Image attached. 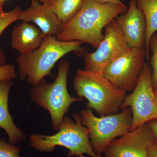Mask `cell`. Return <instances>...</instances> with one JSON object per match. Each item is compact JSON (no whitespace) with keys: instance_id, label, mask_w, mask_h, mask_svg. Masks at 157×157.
<instances>
[{"instance_id":"6da1fadb","label":"cell","mask_w":157,"mask_h":157,"mask_svg":"<svg viewBox=\"0 0 157 157\" xmlns=\"http://www.w3.org/2000/svg\"><path fill=\"white\" fill-rule=\"evenodd\" d=\"M127 10L124 5L100 4L86 0L78 13L64 25L56 39L65 42L79 41L97 48L104 38L103 29Z\"/></svg>"},{"instance_id":"7a4b0ae2","label":"cell","mask_w":157,"mask_h":157,"mask_svg":"<svg viewBox=\"0 0 157 157\" xmlns=\"http://www.w3.org/2000/svg\"><path fill=\"white\" fill-rule=\"evenodd\" d=\"M79 41H59L56 36L45 37L40 47L25 56L19 55L15 61L19 68V78L29 84L37 85L46 76H52L51 70L60 59L70 52L83 56L87 49Z\"/></svg>"},{"instance_id":"3957f363","label":"cell","mask_w":157,"mask_h":157,"mask_svg":"<svg viewBox=\"0 0 157 157\" xmlns=\"http://www.w3.org/2000/svg\"><path fill=\"white\" fill-rule=\"evenodd\" d=\"M78 98L87 100L86 109L94 110L100 117L117 113L126 96L103 73L78 69L73 80Z\"/></svg>"},{"instance_id":"277c9868","label":"cell","mask_w":157,"mask_h":157,"mask_svg":"<svg viewBox=\"0 0 157 157\" xmlns=\"http://www.w3.org/2000/svg\"><path fill=\"white\" fill-rule=\"evenodd\" d=\"M75 122L70 118L64 117L60 125L58 132L52 135L33 134L29 136L30 145L35 150L44 153L52 152L57 146L63 147L69 150L68 157L86 154L95 156L89 139L90 132L83 125L79 113L73 115Z\"/></svg>"},{"instance_id":"5b68a950","label":"cell","mask_w":157,"mask_h":157,"mask_svg":"<svg viewBox=\"0 0 157 157\" xmlns=\"http://www.w3.org/2000/svg\"><path fill=\"white\" fill-rule=\"evenodd\" d=\"M70 68L67 61L61 60L58 66L57 76L53 82H47L43 79L30 90L32 101L49 112L52 128L55 131H58L71 105L83 99L73 98L68 92L67 81Z\"/></svg>"},{"instance_id":"8992f818","label":"cell","mask_w":157,"mask_h":157,"mask_svg":"<svg viewBox=\"0 0 157 157\" xmlns=\"http://www.w3.org/2000/svg\"><path fill=\"white\" fill-rule=\"evenodd\" d=\"M115 114L97 117L92 109H82L79 117L82 124L89 131L91 146L97 155H102L111 141L131 132L132 123L130 107Z\"/></svg>"},{"instance_id":"52a82bcc","label":"cell","mask_w":157,"mask_h":157,"mask_svg":"<svg viewBox=\"0 0 157 157\" xmlns=\"http://www.w3.org/2000/svg\"><path fill=\"white\" fill-rule=\"evenodd\" d=\"M152 70L145 62L137 85L130 94L126 96L120 110L130 107L132 123L131 131L157 119V98L151 81Z\"/></svg>"},{"instance_id":"ba28073f","label":"cell","mask_w":157,"mask_h":157,"mask_svg":"<svg viewBox=\"0 0 157 157\" xmlns=\"http://www.w3.org/2000/svg\"><path fill=\"white\" fill-rule=\"evenodd\" d=\"M105 29L104 39L97 50L83 54L85 65L84 70L86 71L102 73L107 65L130 48L116 18L111 21Z\"/></svg>"},{"instance_id":"9c48e42d","label":"cell","mask_w":157,"mask_h":157,"mask_svg":"<svg viewBox=\"0 0 157 157\" xmlns=\"http://www.w3.org/2000/svg\"><path fill=\"white\" fill-rule=\"evenodd\" d=\"M145 58V49L130 48L107 65L102 73L118 88L132 92L138 82Z\"/></svg>"},{"instance_id":"30bf717a","label":"cell","mask_w":157,"mask_h":157,"mask_svg":"<svg viewBox=\"0 0 157 157\" xmlns=\"http://www.w3.org/2000/svg\"><path fill=\"white\" fill-rule=\"evenodd\" d=\"M116 19L129 48L145 49L146 22L136 0H130L126 12Z\"/></svg>"},{"instance_id":"8fae6325","label":"cell","mask_w":157,"mask_h":157,"mask_svg":"<svg viewBox=\"0 0 157 157\" xmlns=\"http://www.w3.org/2000/svg\"><path fill=\"white\" fill-rule=\"evenodd\" d=\"M19 20L23 22L36 24L45 37L56 36L61 33L64 25L51 6L40 3L38 0H32L28 9L21 10Z\"/></svg>"},{"instance_id":"7c38bea8","label":"cell","mask_w":157,"mask_h":157,"mask_svg":"<svg viewBox=\"0 0 157 157\" xmlns=\"http://www.w3.org/2000/svg\"><path fill=\"white\" fill-rule=\"evenodd\" d=\"M150 131L146 123L114 139L104 149V157H137L138 146Z\"/></svg>"},{"instance_id":"4fadbf2b","label":"cell","mask_w":157,"mask_h":157,"mask_svg":"<svg viewBox=\"0 0 157 157\" xmlns=\"http://www.w3.org/2000/svg\"><path fill=\"white\" fill-rule=\"evenodd\" d=\"M45 36L36 26L23 22L14 27L11 33L12 48L25 56L39 48Z\"/></svg>"},{"instance_id":"5bb4252c","label":"cell","mask_w":157,"mask_h":157,"mask_svg":"<svg viewBox=\"0 0 157 157\" xmlns=\"http://www.w3.org/2000/svg\"><path fill=\"white\" fill-rule=\"evenodd\" d=\"M13 82L0 81V128L7 133L9 142L15 145L26 139V135L14 124L9 109V94Z\"/></svg>"},{"instance_id":"9a60e30c","label":"cell","mask_w":157,"mask_h":157,"mask_svg":"<svg viewBox=\"0 0 157 157\" xmlns=\"http://www.w3.org/2000/svg\"><path fill=\"white\" fill-rule=\"evenodd\" d=\"M138 8L143 12L146 25L145 34V58L150 59L149 42L157 32V0H136Z\"/></svg>"},{"instance_id":"2e32d148","label":"cell","mask_w":157,"mask_h":157,"mask_svg":"<svg viewBox=\"0 0 157 157\" xmlns=\"http://www.w3.org/2000/svg\"><path fill=\"white\" fill-rule=\"evenodd\" d=\"M86 1L55 0L51 6L55 13L65 24L78 13Z\"/></svg>"},{"instance_id":"e0dca14e","label":"cell","mask_w":157,"mask_h":157,"mask_svg":"<svg viewBox=\"0 0 157 157\" xmlns=\"http://www.w3.org/2000/svg\"><path fill=\"white\" fill-rule=\"evenodd\" d=\"M21 11L20 6H17L13 10L4 12L0 9V36L8 26L12 23L19 20V16ZM6 64V60L2 52L0 50V66Z\"/></svg>"},{"instance_id":"ac0fdd59","label":"cell","mask_w":157,"mask_h":157,"mask_svg":"<svg viewBox=\"0 0 157 157\" xmlns=\"http://www.w3.org/2000/svg\"><path fill=\"white\" fill-rule=\"evenodd\" d=\"M149 51L151 55L150 58L152 68L151 81L154 89L157 88V32L151 38Z\"/></svg>"},{"instance_id":"d6986e66","label":"cell","mask_w":157,"mask_h":157,"mask_svg":"<svg viewBox=\"0 0 157 157\" xmlns=\"http://www.w3.org/2000/svg\"><path fill=\"white\" fill-rule=\"evenodd\" d=\"M21 148L8 143L4 138L0 139V157H24L20 155Z\"/></svg>"},{"instance_id":"ffe728a7","label":"cell","mask_w":157,"mask_h":157,"mask_svg":"<svg viewBox=\"0 0 157 157\" xmlns=\"http://www.w3.org/2000/svg\"><path fill=\"white\" fill-rule=\"evenodd\" d=\"M157 141L151 130L140 143L137 150V157H147V149Z\"/></svg>"},{"instance_id":"44dd1931","label":"cell","mask_w":157,"mask_h":157,"mask_svg":"<svg viewBox=\"0 0 157 157\" xmlns=\"http://www.w3.org/2000/svg\"><path fill=\"white\" fill-rule=\"evenodd\" d=\"M17 76L14 65L5 64L0 66V81L11 80Z\"/></svg>"},{"instance_id":"7402d4cb","label":"cell","mask_w":157,"mask_h":157,"mask_svg":"<svg viewBox=\"0 0 157 157\" xmlns=\"http://www.w3.org/2000/svg\"><path fill=\"white\" fill-rule=\"evenodd\" d=\"M147 157H157V142L147 147Z\"/></svg>"},{"instance_id":"603a6c76","label":"cell","mask_w":157,"mask_h":157,"mask_svg":"<svg viewBox=\"0 0 157 157\" xmlns=\"http://www.w3.org/2000/svg\"><path fill=\"white\" fill-rule=\"evenodd\" d=\"M147 123L157 142V119L150 121Z\"/></svg>"},{"instance_id":"cb8c5ba5","label":"cell","mask_w":157,"mask_h":157,"mask_svg":"<svg viewBox=\"0 0 157 157\" xmlns=\"http://www.w3.org/2000/svg\"><path fill=\"white\" fill-rule=\"evenodd\" d=\"M95 2L100 4H114L117 5H124L121 0H92Z\"/></svg>"},{"instance_id":"d4e9b609","label":"cell","mask_w":157,"mask_h":157,"mask_svg":"<svg viewBox=\"0 0 157 157\" xmlns=\"http://www.w3.org/2000/svg\"><path fill=\"white\" fill-rule=\"evenodd\" d=\"M38 1L43 4L52 6L55 0H38Z\"/></svg>"},{"instance_id":"484cf974","label":"cell","mask_w":157,"mask_h":157,"mask_svg":"<svg viewBox=\"0 0 157 157\" xmlns=\"http://www.w3.org/2000/svg\"><path fill=\"white\" fill-rule=\"evenodd\" d=\"M76 157H87L84 155H81L77 156ZM94 157H103L102 156V155H96Z\"/></svg>"},{"instance_id":"4316f807","label":"cell","mask_w":157,"mask_h":157,"mask_svg":"<svg viewBox=\"0 0 157 157\" xmlns=\"http://www.w3.org/2000/svg\"><path fill=\"white\" fill-rule=\"evenodd\" d=\"M154 92L155 94V95L156 96L157 98V88L155 89H154Z\"/></svg>"},{"instance_id":"83f0119b","label":"cell","mask_w":157,"mask_h":157,"mask_svg":"<svg viewBox=\"0 0 157 157\" xmlns=\"http://www.w3.org/2000/svg\"><path fill=\"white\" fill-rule=\"evenodd\" d=\"M5 1H6V0H0V4L3 5V3H4Z\"/></svg>"},{"instance_id":"f1b7e54d","label":"cell","mask_w":157,"mask_h":157,"mask_svg":"<svg viewBox=\"0 0 157 157\" xmlns=\"http://www.w3.org/2000/svg\"><path fill=\"white\" fill-rule=\"evenodd\" d=\"M3 5L2 4H0V9H2Z\"/></svg>"}]
</instances>
